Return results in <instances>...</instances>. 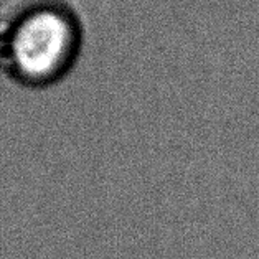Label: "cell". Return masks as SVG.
Instances as JSON below:
<instances>
[{
	"mask_svg": "<svg viewBox=\"0 0 259 259\" xmlns=\"http://www.w3.org/2000/svg\"><path fill=\"white\" fill-rule=\"evenodd\" d=\"M81 35L71 10L43 5L7 31V66L27 83H55L76 61Z\"/></svg>",
	"mask_w": 259,
	"mask_h": 259,
	"instance_id": "cell-1",
	"label": "cell"
}]
</instances>
